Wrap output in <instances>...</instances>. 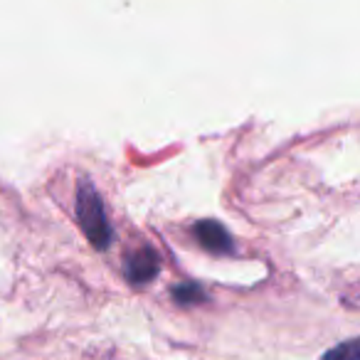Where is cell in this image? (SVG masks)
<instances>
[{"label":"cell","instance_id":"obj_1","mask_svg":"<svg viewBox=\"0 0 360 360\" xmlns=\"http://www.w3.org/2000/svg\"><path fill=\"white\" fill-rule=\"evenodd\" d=\"M77 217H79V227L84 230L91 247L106 250L111 245L114 232H111L104 202H101L99 191L91 186L89 180H79V188H77Z\"/></svg>","mask_w":360,"mask_h":360},{"label":"cell","instance_id":"obj_2","mask_svg":"<svg viewBox=\"0 0 360 360\" xmlns=\"http://www.w3.org/2000/svg\"><path fill=\"white\" fill-rule=\"evenodd\" d=\"M158 271H160V259L155 255V250H150V247L134 252L124 262V274L131 284H148V281H153L158 276Z\"/></svg>","mask_w":360,"mask_h":360},{"label":"cell","instance_id":"obj_3","mask_svg":"<svg viewBox=\"0 0 360 360\" xmlns=\"http://www.w3.org/2000/svg\"><path fill=\"white\" fill-rule=\"evenodd\" d=\"M195 240L200 242V247H205L212 255H230L235 252V242H232L227 227H222L217 220H202L193 227Z\"/></svg>","mask_w":360,"mask_h":360},{"label":"cell","instance_id":"obj_4","mask_svg":"<svg viewBox=\"0 0 360 360\" xmlns=\"http://www.w3.org/2000/svg\"><path fill=\"white\" fill-rule=\"evenodd\" d=\"M173 299L178 301L180 306H193V304H202L207 299L202 286L193 284V281H183V284L173 286Z\"/></svg>","mask_w":360,"mask_h":360},{"label":"cell","instance_id":"obj_5","mask_svg":"<svg viewBox=\"0 0 360 360\" xmlns=\"http://www.w3.org/2000/svg\"><path fill=\"white\" fill-rule=\"evenodd\" d=\"M358 338H348L345 343L330 348L321 360H358Z\"/></svg>","mask_w":360,"mask_h":360}]
</instances>
